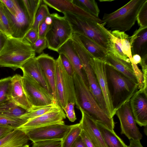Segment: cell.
I'll return each instance as SVG.
<instances>
[{
	"label": "cell",
	"instance_id": "cell-1",
	"mask_svg": "<svg viewBox=\"0 0 147 147\" xmlns=\"http://www.w3.org/2000/svg\"><path fill=\"white\" fill-rule=\"evenodd\" d=\"M76 100V107L82 110L96 122L112 130L115 127L113 117L102 109L89 89L75 72L73 76Z\"/></svg>",
	"mask_w": 147,
	"mask_h": 147
},
{
	"label": "cell",
	"instance_id": "cell-2",
	"mask_svg": "<svg viewBox=\"0 0 147 147\" xmlns=\"http://www.w3.org/2000/svg\"><path fill=\"white\" fill-rule=\"evenodd\" d=\"M105 70L109 96L116 113L123 105L129 101L138 88V85L106 63Z\"/></svg>",
	"mask_w": 147,
	"mask_h": 147
},
{
	"label": "cell",
	"instance_id": "cell-3",
	"mask_svg": "<svg viewBox=\"0 0 147 147\" xmlns=\"http://www.w3.org/2000/svg\"><path fill=\"white\" fill-rule=\"evenodd\" d=\"M35 55L31 44L24 39L8 37L0 52V67L15 71Z\"/></svg>",
	"mask_w": 147,
	"mask_h": 147
},
{
	"label": "cell",
	"instance_id": "cell-4",
	"mask_svg": "<svg viewBox=\"0 0 147 147\" xmlns=\"http://www.w3.org/2000/svg\"><path fill=\"white\" fill-rule=\"evenodd\" d=\"M146 0H131L115 11L105 13L101 24L111 30H129L136 21L138 13Z\"/></svg>",
	"mask_w": 147,
	"mask_h": 147
},
{
	"label": "cell",
	"instance_id": "cell-5",
	"mask_svg": "<svg viewBox=\"0 0 147 147\" xmlns=\"http://www.w3.org/2000/svg\"><path fill=\"white\" fill-rule=\"evenodd\" d=\"M63 13L71 25L73 33L85 36L108 51L109 36L100 24L70 12Z\"/></svg>",
	"mask_w": 147,
	"mask_h": 147
},
{
	"label": "cell",
	"instance_id": "cell-6",
	"mask_svg": "<svg viewBox=\"0 0 147 147\" xmlns=\"http://www.w3.org/2000/svg\"><path fill=\"white\" fill-rule=\"evenodd\" d=\"M55 100L63 110L69 102L76 104L74 79L64 69L59 55L55 60Z\"/></svg>",
	"mask_w": 147,
	"mask_h": 147
},
{
	"label": "cell",
	"instance_id": "cell-7",
	"mask_svg": "<svg viewBox=\"0 0 147 147\" xmlns=\"http://www.w3.org/2000/svg\"><path fill=\"white\" fill-rule=\"evenodd\" d=\"M52 23L45 38L48 48L57 52L60 48L70 39L73 34L69 22L63 16L56 13L51 14Z\"/></svg>",
	"mask_w": 147,
	"mask_h": 147
},
{
	"label": "cell",
	"instance_id": "cell-8",
	"mask_svg": "<svg viewBox=\"0 0 147 147\" xmlns=\"http://www.w3.org/2000/svg\"><path fill=\"white\" fill-rule=\"evenodd\" d=\"M23 72V89L29 102L32 106H40L57 103L53 95L49 93L32 77Z\"/></svg>",
	"mask_w": 147,
	"mask_h": 147
},
{
	"label": "cell",
	"instance_id": "cell-9",
	"mask_svg": "<svg viewBox=\"0 0 147 147\" xmlns=\"http://www.w3.org/2000/svg\"><path fill=\"white\" fill-rule=\"evenodd\" d=\"M76 51L86 74L90 90L102 109L110 116L96 75L90 63L91 59L94 57L84 46L78 47Z\"/></svg>",
	"mask_w": 147,
	"mask_h": 147
},
{
	"label": "cell",
	"instance_id": "cell-10",
	"mask_svg": "<svg viewBox=\"0 0 147 147\" xmlns=\"http://www.w3.org/2000/svg\"><path fill=\"white\" fill-rule=\"evenodd\" d=\"M76 124L68 125L65 123L54 124L35 128L24 131L33 142L44 140H62Z\"/></svg>",
	"mask_w": 147,
	"mask_h": 147
},
{
	"label": "cell",
	"instance_id": "cell-11",
	"mask_svg": "<svg viewBox=\"0 0 147 147\" xmlns=\"http://www.w3.org/2000/svg\"><path fill=\"white\" fill-rule=\"evenodd\" d=\"M115 114L120 122L121 134L129 139L140 141L142 135L136 125L132 115L129 102H126L116 111Z\"/></svg>",
	"mask_w": 147,
	"mask_h": 147
},
{
	"label": "cell",
	"instance_id": "cell-12",
	"mask_svg": "<svg viewBox=\"0 0 147 147\" xmlns=\"http://www.w3.org/2000/svg\"><path fill=\"white\" fill-rule=\"evenodd\" d=\"M131 110L136 122L141 127L147 125V89L137 91L129 101Z\"/></svg>",
	"mask_w": 147,
	"mask_h": 147
},
{
	"label": "cell",
	"instance_id": "cell-13",
	"mask_svg": "<svg viewBox=\"0 0 147 147\" xmlns=\"http://www.w3.org/2000/svg\"><path fill=\"white\" fill-rule=\"evenodd\" d=\"M66 117L65 114L60 107L29 120L15 129L24 131L54 124L65 123L63 120Z\"/></svg>",
	"mask_w": 147,
	"mask_h": 147
},
{
	"label": "cell",
	"instance_id": "cell-14",
	"mask_svg": "<svg viewBox=\"0 0 147 147\" xmlns=\"http://www.w3.org/2000/svg\"><path fill=\"white\" fill-rule=\"evenodd\" d=\"M90 63L96 75L97 79L105 99L109 114L113 117L115 114L112 107L109 96L104 61L92 58Z\"/></svg>",
	"mask_w": 147,
	"mask_h": 147
},
{
	"label": "cell",
	"instance_id": "cell-15",
	"mask_svg": "<svg viewBox=\"0 0 147 147\" xmlns=\"http://www.w3.org/2000/svg\"><path fill=\"white\" fill-rule=\"evenodd\" d=\"M43 3L55 10L63 13H72L101 24L102 20L75 4L72 0H43Z\"/></svg>",
	"mask_w": 147,
	"mask_h": 147
},
{
	"label": "cell",
	"instance_id": "cell-16",
	"mask_svg": "<svg viewBox=\"0 0 147 147\" xmlns=\"http://www.w3.org/2000/svg\"><path fill=\"white\" fill-rule=\"evenodd\" d=\"M18 1L19 10L17 15L13 16V23L9 37L23 39L31 26L22 0Z\"/></svg>",
	"mask_w": 147,
	"mask_h": 147
},
{
	"label": "cell",
	"instance_id": "cell-17",
	"mask_svg": "<svg viewBox=\"0 0 147 147\" xmlns=\"http://www.w3.org/2000/svg\"><path fill=\"white\" fill-rule=\"evenodd\" d=\"M57 52L59 54L63 53L67 57L71 63L75 72L80 77L89 89L85 71L71 38L60 48Z\"/></svg>",
	"mask_w": 147,
	"mask_h": 147
},
{
	"label": "cell",
	"instance_id": "cell-18",
	"mask_svg": "<svg viewBox=\"0 0 147 147\" xmlns=\"http://www.w3.org/2000/svg\"><path fill=\"white\" fill-rule=\"evenodd\" d=\"M82 113L79 123L82 129L91 141L95 147H108L96 124V122L80 109Z\"/></svg>",
	"mask_w": 147,
	"mask_h": 147
},
{
	"label": "cell",
	"instance_id": "cell-19",
	"mask_svg": "<svg viewBox=\"0 0 147 147\" xmlns=\"http://www.w3.org/2000/svg\"><path fill=\"white\" fill-rule=\"evenodd\" d=\"M10 100L16 106L27 111L32 106L29 102L23 86L22 76L16 74L11 78Z\"/></svg>",
	"mask_w": 147,
	"mask_h": 147
},
{
	"label": "cell",
	"instance_id": "cell-20",
	"mask_svg": "<svg viewBox=\"0 0 147 147\" xmlns=\"http://www.w3.org/2000/svg\"><path fill=\"white\" fill-rule=\"evenodd\" d=\"M20 69L23 72L34 79L49 93L53 95L47 78L36 57L26 61Z\"/></svg>",
	"mask_w": 147,
	"mask_h": 147
},
{
	"label": "cell",
	"instance_id": "cell-21",
	"mask_svg": "<svg viewBox=\"0 0 147 147\" xmlns=\"http://www.w3.org/2000/svg\"><path fill=\"white\" fill-rule=\"evenodd\" d=\"M36 58L44 73L55 100V59L48 54L45 53L40 54Z\"/></svg>",
	"mask_w": 147,
	"mask_h": 147
},
{
	"label": "cell",
	"instance_id": "cell-22",
	"mask_svg": "<svg viewBox=\"0 0 147 147\" xmlns=\"http://www.w3.org/2000/svg\"><path fill=\"white\" fill-rule=\"evenodd\" d=\"M132 56L137 54L141 58L147 55V27H140L129 37Z\"/></svg>",
	"mask_w": 147,
	"mask_h": 147
},
{
	"label": "cell",
	"instance_id": "cell-23",
	"mask_svg": "<svg viewBox=\"0 0 147 147\" xmlns=\"http://www.w3.org/2000/svg\"><path fill=\"white\" fill-rule=\"evenodd\" d=\"M105 63L109 65L138 84L131 62H128L119 58L109 52L104 60Z\"/></svg>",
	"mask_w": 147,
	"mask_h": 147
},
{
	"label": "cell",
	"instance_id": "cell-24",
	"mask_svg": "<svg viewBox=\"0 0 147 147\" xmlns=\"http://www.w3.org/2000/svg\"><path fill=\"white\" fill-rule=\"evenodd\" d=\"M29 140L24 131L15 129L0 139V147H21Z\"/></svg>",
	"mask_w": 147,
	"mask_h": 147
},
{
	"label": "cell",
	"instance_id": "cell-25",
	"mask_svg": "<svg viewBox=\"0 0 147 147\" xmlns=\"http://www.w3.org/2000/svg\"><path fill=\"white\" fill-rule=\"evenodd\" d=\"M76 34L86 49L94 58L103 60L109 52L95 42L84 35Z\"/></svg>",
	"mask_w": 147,
	"mask_h": 147
},
{
	"label": "cell",
	"instance_id": "cell-26",
	"mask_svg": "<svg viewBox=\"0 0 147 147\" xmlns=\"http://www.w3.org/2000/svg\"><path fill=\"white\" fill-rule=\"evenodd\" d=\"M96 123L108 147H127V146L113 130L110 129L99 122H96Z\"/></svg>",
	"mask_w": 147,
	"mask_h": 147
},
{
	"label": "cell",
	"instance_id": "cell-27",
	"mask_svg": "<svg viewBox=\"0 0 147 147\" xmlns=\"http://www.w3.org/2000/svg\"><path fill=\"white\" fill-rule=\"evenodd\" d=\"M100 25L109 36V52L119 58L128 62H130L129 59L124 54L122 51L120 39L118 36L113 35L111 31L108 30L102 24H100Z\"/></svg>",
	"mask_w": 147,
	"mask_h": 147
},
{
	"label": "cell",
	"instance_id": "cell-28",
	"mask_svg": "<svg viewBox=\"0 0 147 147\" xmlns=\"http://www.w3.org/2000/svg\"><path fill=\"white\" fill-rule=\"evenodd\" d=\"M13 16L0 0V32L7 37L10 36L13 23Z\"/></svg>",
	"mask_w": 147,
	"mask_h": 147
},
{
	"label": "cell",
	"instance_id": "cell-29",
	"mask_svg": "<svg viewBox=\"0 0 147 147\" xmlns=\"http://www.w3.org/2000/svg\"><path fill=\"white\" fill-rule=\"evenodd\" d=\"M26 110L16 105L10 100L0 104V116L13 118H20Z\"/></svg>",
	"mask_w": 147,
	"mask_h": 147
},
{
	"label": "cell",
	"instance_id": "cell-30",
	"mask_svg": "<svg viewBox=\"0 0 147 147\" xmlns=\"http://www.w3.org/2000/svg\"><path fill=\"white\" fill-rule=\"evenodd\" d=\"M60 107L57 103L42 106H32L20 118L27 121Z\"/></svg>",
	"mask_w": 147,
	"mask_h": 147
},
{
	"label": "cell",
	"instance_id": "cell-31",
	"mask_svg": "<svg viewBox=\"0 0 147 147\" xmlns=\"http://www.w3.org/2000/svg\"><path fill=\"white\" fill-rule=\"evenodd\" d=\"M28 15L31 27L34 22L37 11L42 3V0H22Z\"/></svg>",
	"mask_w": 147,
	"mask_h": 147
},
{
	"label": "cell",
	"instance_id": "cell-32",
	"mask_svg": "<svg viewBox=\"0 0 147 147\" xmlns=\"http://www.w3.org/2000/svg\"><path fill=\"white\" fill-rule=\"evenodd\" d=\"M111 32L113 35L118 36L120 39L122 51L132 62V56L129 36L124 32L117 30L111 31Z\"/></svg>",
	"mask_w": 147,
	"mask_h": 147
},
{
	"label": "cell",
	"instance_id": "cell-33",
	"mask_svg": "<svg viewBox=\"0 0 147 147\" xmlns=\"http://www.w3.org/2000/svg\"><path fill=\"white\" fill-rule=\"evenodd\" d=\"M82 129L80 123L72 128L62 140L61 147H71L80 136Z\"/></svg>",
	"mask_w": 147,
	"mask_h": 147
},
{
	"label": "cell",
	"instance_id": "cell-34",
	"mask_svg": "<svg viewBox=\"0 0 147 147\" xmlns=\"http://www.w3.org/2000/svg\"><path fill=\"white\" fill-rule=\"evenodd\" d=\"M76 5L93 15L98 17L100 10L94 0H72Z\"/></svg>",
	"mask_w": 147,
	"mask_h": 147
},
{
	"label": "cell",
	"instance_id": "cell-35",
	"mask_svg": "<svg viewBox=\"0 0 147 147\" xmlns=\"http://www.w3.org/2000/svg\"><path fill=\"white\" fill-rule=\"evenodd\" d=\"M12 77L0 79V104L10 100Z\"/></svg>",
	"mask_w": 147,
	"mask_h": 147
},
{
	"label": "cell",
	"instance_id": "cell-36",
	"mask_svg": "<svg viewBox=\"0 0 147 147\" xmlns=\"http://www.w3.org/2000/svg\"><path fill=\"white\" fill-rule=\"evenodd\" d=\"M47 6L45 4H42L39 7L36 14L34 24L31 28L38 30L39 26L47 17L50 16Z\"/></svg>",
	"mask_w": 147,
	"mask_h": 147
},
{
	"label": "cell",
	"instance_id": "cell-37",
	"mask_svg": "<svg viewBox=\"0 0 147 147\" xmlns=\"http://www.w3.org/2000/svg\"><path fill=\"white\" fill-rule=\"evenodd\" d=\"M27 121L21 118H13L0 116V126L11 127L15 129Z\"/></svg>",
	"mask_w": 147,
	"mask_h": 147
},
{
	"label": "cell",
	"instance_id": "cell-38",
	"mask_svg": "<svg viewBox=\"0 0 147 147\" xmlns=\"http://www.w3.org/2000/svg\"><path fill=\"white\" fill-rule=\"evenodd\" d=\"M136 21L140 27H147V0L140 9L137 14Z\"/></svg>",
	"mask_w": 147,
	"mask_h": 147
},
{
	"label": "cell",
	"instance_id": "cell-39",
	"mask_svg": "<svg viewBox=\"0 0 147 147\" xmlns=\"http://www.w3.org/2000/svg\"><path fill=\"white\" fill-rule=\"evenodd\" d=\"M62 140H44L33 142L32 147H61Z\"/></svg>",
	"mask_w": 147,
	"mask_h": 147
},
{
	"label": "cell",
	"instance_id": "cell-40",
	"mask_svg": "<svg viewBox=\"0 0 147 147\" xmlns=\"http://www.w3.org/2000/svg\"><path fill=\"white\" fill-rule=\"evenodd\" d=\"M0 0L13 17H15L17 15L19 10V4L18 0Z\"/></svg>",
	"mask_w": 147,
	"mask_h": 147
},
{
	"label": "cell",
	"instance_id": "cell-41",
	"mask_svg": "<svg viewBox=\"0 0 147 147\" xmlns=\"http://www.w3.org/2000/svg\"><path fill=\"white\" fill-rule=\"evenodd\" d=\"M31 45L35 53L38 54L41 53L48 46L45 37L38 38L34 44Z\"/></svg>",
	"mask_w": 147,
	"mask_h": 147
},
{
	"label": "cell",
	"instance_id": "cell-42",
	"mask_svg": "<svg viewBox=\"0 0 147 147\" xmlns=\"http://www.w3.org/2000/svg\"><path fill=\"white\" fill-rule=\"evenodd\" d=\"M62 64L67 73L73 77L75 71L74 68L67 57L63 54H59Z\"/></svg>",
	"mask_w": 147,
	"mask_h": 147
},
{
	"label": "cell",
	"instance_id": "cell-43",
	"mask_svg": "<svg viewBox=\"0 0 147 147\" xmlns=\"http://www.w3.org/2000/svg\"><path fill=\"white\" fill-rule=\"evenodd\" d=\"M75 105L74 103L69 102L63 109L66 113V117L71 122H74L76 119L74 111V106Z\"/></svg>",
	"mask_w": 147,
	"mask_h": 147
},
{
	"label": "cell",
	"instance_id": "cell-44",
	"mask_svg": "<svg viewBox=\"0 0 147 147\" xmlns=\"http://www.w3.org/2000/svg\"><path fill=\"white\" fill-rule=\"evenodd\" d=\"M38 38V30L31 28L25 35L24 39L31 44H34Z\"/></svg>",
	"mask_w": 147,
	"mask_h": 147
},
{
	"label": "cell",
	"instance_id": "cell-45",
	"mask_svg": "<svg viewBox=\"0 0 147 147\" xmlns=\"http://www.w3.org/2000/svg\"><path fill=\"white\" fill-rule=\"evenodd\" d=\"M141 61L139 63L141 66L142 71L144 78V88H147V55L141 58Z\"/></svg>",
	"mask_w": 147,
	"mask_h": 147
},
{
	"label": "cell",
	"instance_id": "cell-46",
	"mask_svg": "<svg viewBox=\"0 0 147 147\" xmlns=\"http://www.w3.org/2000/svg\"><path fill=\"white\" fill-rule=\"evenodd\" d=\"M51 25L46 23L45 20L40 24L38 29V38L45 37Z\"/></svg>",
	"mask_w": 147,
	"mask_h": 147
},
{
	"label": "cell",
	"instance_id": "cell-47",
	"mask_svg": "<svg viewBox=\"0 0 147 147\" xmlns=\"http://www.w3.org/2000/svg\"><path fill=\"white\" fill-rule=\"evenodd\" d=\"M80 136L84 143L87 147H95L91 141L82 129L80 134Z\"/></svg>",
	"mask_w": 147,
	"mask_h": 147
},
{
	"label": "cell",
	"instance_id": "cell-48",
	"mask_svg": "<svg viewBox=\"0 0 147 147\" xmlns=\"http://www.w3.org/2000/svg\"><path fill=\"white\" fill-rule=\"evenodd\" d=\"M14 129L15 128L11 127L0 126V139Z\"/></svg>",
	"mask_w": 147,
	"mask_h": 147
},
{
	"label": "cell",
	"instance_id": "cell-49",
	"mask_svg": "<svg viewBox=\"0 0 147 147\" xmlns=\"http://www.w3.org/2000/svg\"><path fill=\"white\" fill-rule=\"evenodd\" d=\"M71 147H87L82 141L80 136L77 138Z\"/></svg>",
	"mask_w": 147,
	"mask_h": 147
},
{
	"label": "cell",
	"instance_id": "cell-50",
	"mask_svg": "<svg viewBox=\"0 0 147 147\" xmlns=\"http://www.w3.org/2000/svg\"><path fill=\"white\" fill-rule=\"evenodd\" d=\"M7 37L3 33L0 32V52L5 45Z\"/></svg>",
	"mask_w": 147,
	"mask_h": 147
},
{
	"label": "cell",
	"instance_id": "cell-51",
	"mask_svg": "<svg viewBox=\"0 0 147 147\" xmlns=\"http://www.w3.org/2000/svg\"><path fill=\"white\" fill-rule=\"evenodd\" d=\"M129 140V144L127 147H143L140 141L131 139Z\"/></svg>",
	"mask_w": 147,
	"mask_h": 147
},
{
	"label": "cell",
	"instance_id": "cell-52",
	"mask_svg": "<svg viewBox=\"0 0 147 147\" xmlns=\"http://www.w3.org/2000/svg\"><path fill=\"white\" fill-rule=\"evenodd\" d=\"M141 59V57L139 55L137 54L134 55L132 56V62L131 63H133L134 64L137 65L140 63Z\"/></svg>",
	"mask_w": 147,
	"mask_h": 147
},
{
	"label": "cell",
	"instance_id": "cell-53",
	"mask_svg": "<svg viewBox=\"0 0 147 147\" xmlns=\"http://www.w3.org/2000/svg\"><path fill=\"white\" fill-rule=\"evenodd\" d=\"M21 147H30L29 145H28L27 144H26L25 145H23V146H22Z\"/></svg>",
	"mask_w": 147,
	"mask_h": 147
},
{
	"label": "cell",
	"instance_id": "cell-54",
	"mask_svg": "<svg viewBox=\"0 0 147 147\" xmlns=\"http://www.w3.org/2000/svg\"><path fill=\"white\" fill-rule=\"evenodd\" d=\"M99 1H112V0H111H111H107V1H103V0H102V1H101V0H99Z\"/></svg>",
	"mask_w": 147,
	"mask_h": 147
}]
</instances>
